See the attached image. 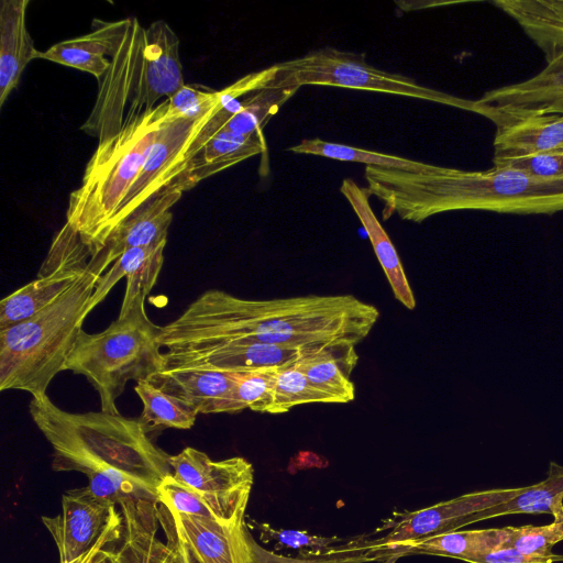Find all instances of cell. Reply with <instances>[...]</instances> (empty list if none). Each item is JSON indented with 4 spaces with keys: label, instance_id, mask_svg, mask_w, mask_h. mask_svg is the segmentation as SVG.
Instances as JSON below:
<instances>
[{
    "label": "cell",
    "instance_id": "cell-15",
    "mask_svg": "<svg viewBox=\"0 0 563 563\" xmlns=\"http://www.w3.org/2000/svg\"><path fill=\"white\" fill-rule=\"evenodd\" d=\"M474 110L497 123L533 114H563V52L536 76L487 91Z\"/></svg>",
    "mask_w": 563,
    "mask_h": 563
},
{
    "label": "cell",
    "instance_id": "cell-12",
    "mask_svg": "<svg viewBox=\"0 0 563 563\" xmlns=\"http://www.w3.org/2000/svg\"><path fill=\"white\" fill-rule=\"evenodd\" d=\"M172 475L200 494L227 521L245 518L254 482L252 464L241 456L211 460L205 452L187 446L169 455Z\"/></svg>",
    "mask_w": 563,
    "mask_h": 563
},
{
    "label": "cell",
    "instance_id": "cell-38",
    "mask_svg": "<svg viewBox=\"0 0 563 563\" xmlns=\"http://www.w3.org/2000/svg\"><path fill=\"white\" fill-rule=\"evenodd\" d=\"M561 541H563V515L544 526L512 527L508 545L527 554L553 558L556 554L552 549Z\"/></svg>",
    "mask_w": 563,
    "mask_h": 563
},
{
    "label": "cell",
    "instance_id": "cell-30",
    "mask_svg": "<svg viewBox=\"0 0 563 563\" xmlns=\"http://www.w3.org/2000/svg\"><path fill=\"white\" fill-rule=\"evenodd\" d=\"M134 390L143 404L139 420L147 433L167 428L186 430L196 423L198 412L191 406L164 393L147 379L136 382Z\"/></svg>",
    "mask_w": 563,
    "mask_h": 563
},
{
    "label": "cell",
    "instance_id": "cell-24",
    "mask_svg": "<svg viewBox=\"0 0 563 563\" xmlns=\"http://www.w3.org/2000/svg\"><path fill=\"white\" fill-rule=\"evenodd\" d=\"M340 191L365 229L395 298L409 310L415 309L416 299L400 257L369 205L371 195L367 189L358 186L353 179L345 178L342 180Z\"/></svg>",
    "mask_w": 563,
    "mask_h": 563
},
{
    "label": "cell",
    "instance_id": "cell-4",
    "mask_svg": "<svg viewBox=\"0 0 563 563\" xmlns=\"http://www.w3.org/2000/svg\"><path fill=\"white\" fill-rule=\"evenodd\" d=\"M110 60L80 128L99 142L117 134L129 113L152 109L161 98L169 99L186 85L179 38L164 20L144 27L136 18H128Z\"/></svg>",
    "mask_w": 563,
    "mask_h": 563
},
{
    "label": "cell",
    "instance_id": "cell-11",
    "mask_svg": "<svg viewBox=\"0 0 563 563\" xmlns=\"http://www.w3.org/2000/svg\"><path fill=\"white\" fill-rule=\"evenodd\" d=\"M92 255L67 223L54 235L37 278L0 302V331L24 321L51 305L86 272Z\"/></svg>",
    "mask_w": 563,
    "mask_h": 563
},
{
    "label": "cell",
    "instance_id": "cell-39",
    "mask_svg": "<svg viewBox=\"0 0 563 563\" xmlns=\"http://www.w3.org/2000/svg\"><path fill=\"white\" fill-rule=\"evenodd\" d=\"M495 167H510L545 179L563 178V151L520 156Z\"/></svg>",
    "mask_w": 563,
    "mask_h": 563
},
{
    "label": "cell",
    "instance_id": "cell-32",
    "mask_svg": "<svg viewBox=\"0 0 563 563\" xmlns=\"http://www.w3.org/2000/svg\"><path fill=\"white\" fill-rule=\"evenodd\" d=\"M297 90L269 86L252 92L243 99L241 109L221 131L241 135L261 133L263 126Z\"/></svg>",
    "mask_w": 563,
    "mask_h": 563
},
{
    "label": "cell",
    "instance_id": "cell-3",
    "mask_svg": "<svg viewBox=\"0 0 563 563\" xmlns=\"http://www.w3.org/2000/svg\"><path fill=\"white\" fill-rule=\"evenodd\" d=\"M367 191L384 203L385 220L422 222L455 210L550 214L563 210V178H539L510 167L463 170L433 166L407 172L366 166Z\"/></svg>",
    "mask_w": 563,
    "mask_h": 563
},
{
    "label": "cell",
    "instance_id": "cell-8",
    "mask_svg": "<svg viewBox=\"0 0 563 563\" xmlns=\"http://www.w3.org/2000/svg\"><path fill=\"white\" fill-rule=\"evenodd\" d=\"M272 86L299 89L305 85L386 92L474 110V103L419 85L412 78L369 65L364 54L324 47L276 64Z\"/></svg>",
    "mask_w": 563,
    "mask_h": 563
},
{
    "label": "cell",
    "instance_id": "cell-1",
    "mask_svg": "<svg viewBox=\"0 0 563 563\" xmlns=\"http://www.w3.org/2000/svg\"><path fill=\"white\" fill-rule=\"evenodd\" d=\"M378 318L375 306L353 295L254 300L209 289L161 327L158 342L167 351L207 350L234 342L308 349L356 346Z\"/></svg>",
    "mask_w": 563,
    "mask_h": 563
},
{
    "label": "cell",
    "instance_id": "cell-16",
    "mask_svg": "<svg viewBox=\"0 0 563 563\" xmlns=\"http://www.w3.org/2000/svg\"><path fill=\"white\" fill-rule=\"evenodd\" d=\"M318 350L262 342H234L207 350L167 351L164 353V368L257 372L294 364Z\"/></svg>",
    "mask_w": 563,
    "mask_h": 563
},
{
    "label": "cell",
    "instance_id": "cell-6",
    "mask_svg": "<svg viewBox=\"0 0 563 563\" xmlns=\"http://www.w3.org/2000/svg\"><path fill=\"white\" fill-rule=\"evenodd\" d=\"M166 99L156 107L129 113L122 129L98 142L80 186L68 197L66 223L92 256L104 247L117 212L166 121Z\"/></svg>",
    "mask_w": 563,
    "mask_h": 563
},
{
    "label": "cell",
    "instance_id": "cell-31",
    "mask_svg": "<svg viewBox=\"0 0 563 563\" xmlns=\"http://www.w3.org/2000/svg\"><path fill=\"white\" fill-rule=\"evenodd\" d=\"M297 154H310L343 162L364 163L366 166L393 168L407 172H427L434 165L368 151L351 145L327 142L320 139H305L299 144L288 148Z\"/></svg>",
    "mask_w": 563,
    "mask_h": 563
},
{
    "label": "cell",
    "instance_id": "cell-19",
    "mask_svg": "<svg viewBox=\"0 0 563 563\" xmlns=\"http://www.w3.org/2000/svg\"><path fill=\"white\" fill-rule=\"evenodd\" d=\"M186 191L180 181L165 188L124 219L108 239L102 252L111 266L124 252L167 241L172 208Z\"/></svg>",
    "mask_w": 563,
    "mask_h": 563
},
{
    "label": "cell",
    "instance_id": "cell-25",
    "mask_svg": "<svg viewBox=\"0 0 563 563\" xmlns=\"http://www.w3.org/2000/svg\"><path fill=\"white\" fill-rule=\"evenodd\" d=\"M266 150L262 133L241 135L220 131L189 161L180 181L186 190L199 181Z\"/></svg>",
    "mask_w": 563,
    "mask_h": 563
},
{
    "label": "cell",
    "instance_id": "cell-13",
    "mask_svg": "<svg viewBox=\"0 0 563 563\" xmlns=\"http://www.w3.org/2000/svg\"><path fill=\"white\" fill-rule=\"evenodd\" d=\"M220 104L221 101L201 118L177 120L163 125L117 212L113 231L137 208L183 177L196 136Z\"/></svg>",
    "mask_w": 563,
    "mask_h": 563
},
{
    "label": "cell",
    "instance_id": "cell-23",
    "mask_svg": "<svg viewBox=\"0 0 563 563\" xmlns=\"http://www.w3.org/2000/svg\"><path fill=\"white\" fill-rule=\"evenodd\" d=\"M30 0H1L0 3V107L18 87L27 64L41 51L26 24Z\"/></svg>",
    "mask_w": 563,
    "mask_h": 563
},
{
    "label": "cell",
    "instance_id": "cell-41",
    "mask_svg": "<svg viewBox=\"0 0 563 563\" xmlns=\"http://www.w3.org/2000/svg\"><path fill=\"white\" fill-rule=\"evenodd\" d=\"M101 551H102V550H101ZM95 563H104V561H103V559H102V556H101V552L99 553V555H98V558H97V560H96V562H95Z\"/></svg>",
    "mask_w": 563,
    "mask_h": 563
},
{
    "label": "cell",
    "instance_id": "cell-9",
    "mask_svg": "<svg viewBox=\"0 0 563 563\" xmlns=\"http://www.w3.org/2000/svg\"><path fill=\"white\" fill-rule=\"evenodd\" d=\"M158 525L167 545L184 563H257L261 547L251 536L245 518L233 523L178 514L156 504Z\"/></svg>",
    "mask_w": 563,
    "mask_h": 563
},
{
    "label": "cell",
    "instance_id": "cell-21",
    "mask_svg": "<svg viewBox=\"0 0 563 563\" xmlns=\"http://www.w3.org/2000/svg\"><path fill=\"white\" fill-rule=\"evenodd\" d=\"M128 18L118 21L93 19L87 34L53 44L38 58L92 75L98 81L110 67V57L120 41Z\"/></svg>",
    "mask_w": 563,
    "mask_h": 563
},
{
    "label": "cell",
    "instance_id": "cell-35",
    "mask_svg": "<svg viewBox=\"0 0 563 563\" xmlns=\"http://www.w3.org/2000/svg\"><path fill=\"white\" fill-rule=\"evenodd\" d=\"M157 501H161L178 514L210 519L227 525L233 523L220 516L200 494L175 479L172 474L167 475L161 483Z\"/></svg>",
    "mask_w": 563,
    "mask_h": 563
},
{
    "label": "cell",
    "instance_id": "cell-20",
    "mask_svg": "<svg viewBox=\"0 0 563 563\" xmlns=\"http://www.w3.org/2000/svg\"><path fill=\"white\" fill-rule=\"evenodd\" d=\"M166 243L164 241L124 252L98 282L90 300V310L107 297L122 277L126 278V288L119 317L126 316L133 307L145 302L161 273Z\"/></svg>",
    "mask_w": 563,
    "mask_h": 563
},
{
    "label": "cell",
    "instance_id": "cell-17",
    "mask_svg": "<svg viewBox=\"0 0 563 563\" xmlns=\"http://www.w3.org/2000/svg\"><path fill=\"white\" fill-rule=\"evenodd\" d=\"M242 372L201 367L164 368L147 380L199 413H236L234 393Z\"/></svg>",
    "mask_w": 563,
    "mask_h": 563
},
{
    "label": "cell",
    "instance_id": "cell-2",
    "mask_svg": "<svg viewBox=\"0 0 563 563\" xmlns=\"http://www.w3.org/2000/svg\"><path fill=\"white\" fill-rule=\"evenodd\" d=\"M29 411L53 449L54 471L85 474L87 490L117 507L129 500L157 501L161 483L172 474L169 455L139 419L101 410L69 412L47 394L32 396Z\"/></svg>",
    "mask_w": 563,
    "mask_h": 563
},
{
    "label": "cell",
    "instance_id": "cell-18",
    "mask_svg": "<svg viewBox=\"0 0 563 563\" xmlns=\"http://www.w3.org/2000/svg\"><path fill=\"white\" fill-rule=\"evenodd\" d=\"M157 501H124L118 506L122 523L120 536L102 549L104 563H184L156 537Z\"/></svg>",
    "mask_w": 563,
    "mask_h": 563
},
{
    "label": "cell",
    "instance_id": "cell-10",
    "mask_svg": "<svg viewBox=\"0 0 563 563\" xmlns=\"http://www.w3.org/2000/svg\"><path fill=\"white\" fill-rule=\"evenodd\" d=\"M518 488H496L467 493L415 511L394 512L376 532L386 533L365 542L368 561L383 560L396 548L409 542L468 526L470 518L514 497Z\"/></svg>",
    "mask_w": 563,
    "mask_h": 563
},
{
    "label": "cell",
    "instance_id": "cell-29",
    "mask_svg": "<svg viewBox=\"0 0 563 563\" xmlns=\"http://www.w3.org/2000/svg\"><path fill=\"white\" fill-rule=\"evenodd\" d=\"M550 514L563 515V466L551 462L545 479L518 488L517 494L505 503L474 514L470 525L506 515Z\"/></svg>",
    "mask_w": 563,
    "mask_h": 563
},
{
    "label": "cell",
    "instance_id": "cell-7",
    "mask_svg": "<svg viewBox=\"0 0 563 563\" xmlns=\"http://www.w3.org/2000/svg\"><path fill=\"white\" fill-rule=\"evenodd\" d=\"M161 327L146 314L144 302L117 318L106 330L80 331L65 371L82 375L100 398L101 411L118 415L117 399L129 380L148 379L164 368Z\"/></svg>",
    "mask_w": 563,
    "mask_h": 563
},
{
    "label": "cell",
    "instance_id": "cell-14",
    "mask_svg": "<svg viewBox=\"0 0 563 563\" xmlns=\"http://www.w3.org/2000/svg\"><path fill=\"white\" fill-rule=\"evenodd\" d=\"M118 515L117 506L98 500L81 487L66 492L62 512L42 517V522L55 541L59 563H81Z\"/></svg>",
    "mask_w": 563,
    "mask_h": 563
},
{
    "label": "cell",
    "instance_id": "cell-37",
    "mask_svg": "<svg viewBox=\"0 0 563 563\" xmlns=\"http://www.w3.org/2000/svg\"><path fill=\"white\" fill-rule=\"evenodd\" d=\"M279 368V367H278ZM277 368L242 372L236 387L235 401L240 410L271 413L274 404V384Z\"/></svg>",
    "mask_w": 563,
    "mask_h": 563
},
{
    "label": "cell",
    "instance_id": "cell-26",
    "mask_svg": "<svg viewBox=\"0 0 563 563\" xmlns=\"http://www.w3.org/2000/svg\"><path fill=\"white\" fill-rule=\"evenodd\" d=\"M511 532L512 527L450 531L400 545L385 559L405 554H430L470 563L484 553L508 544Z\"/></svg>",
    "mask_w": 563,
    "mask_h": 563
},
{
    "label": "cell",
    "instance_id": "cell-27",
    "mask_svg": "<svg viewBox=\"0 0 563 563\" xmlns=\"http://www.w3.org/2000/svg\"><path fill=\"white\" fill-rule=\"evenodd\" d=\"M355 345H331L312 352L295 363L309 382L331 398L345 404L355 397L350 374L357 364Z\"/></svg>",
    "mask_w": 563,
    "mask_h": 563
},
{
    "label": "cell",
    "instance_id": "cell-40",
    "mask_svg": "<svg viewBox=\"0 0 563 563\" xmlns=\"http://www.w3.org/2000/svg\"><path fill=\"white\" fill-rule=\"evenodd\" d=\"M562 561L563 555L561 554L553 558L537 556L506 544L473 559L470 563H555Z\"/></svg>",
    "mask_w": 563,
    "mask_h": 563
},
{
    "label": "cell",
    "instance_id": "cell-28",
    "mask_svg": "<svg viewBox=\"0 0 563 563\" xmlns=\"http://www.w3.org/2000/svg\"><path fill=\"white\" fill-rule=\"evenodd\" d=\"M494 3L522 27L544 53L547 62L563 52V0H499Z\"/></svg>",
    "mask_w": 563,
    "mask_h": 563
},
{
    "label": "cell",
    "instance_id": "cell-33",
    "mask_svg": "<svg viewBox=\"0 0 563 563\" xmlns=\"http://www.w3.org/2000/svg\"><path fill=\"white\" fill-rule=\"evenodd\" d=\"M311 402H332V400L316 388L295 363L277 368L271 413L288 412L296 406Z\"/></svg>",
    "mask_w": 563,
    "mask_h": 563
},
{
    "label": "cell",
    "instance_id": "cell-22",
    "mask_svg": "<svg viewBox=\"0 0 563 563\" xmlns=\"http://www.w3.org/2000/svg\"><path fill=\"white\" fill-rule=\"evenodd\" d=\"M563 151V114H533L497 122L494 166L538 153Z\"/></svg>",
    "mask_w": 563,
    "mask_h": 563
},
{
    "label": "cell",
    "instance_id": "cell-34",
    "mask_svg": "<svg viewBox=\"0 0 563 563\" xmlns=\"http://www.w3.org/2000/svg\"><path fill=\"white\" fill-rule=\"evenodd\" d=\"M261 531V540L265 543L276 542V549L290 548L299 551V558L314 559L330 556L349 549L350 544L335 548L333 544L340 542L336 537H323L308 533L307 531L275 529L268 523H257Z\"/></svg>",
    "mask_w": 563,
    "mask_h": 563
},
{
    "label": "cell",
    "instance_id": "cell-36",
    "mask_svg": "<svg viewBox=\"0 0 563 563\" xmlns=\"http://www.w3.org/2000/svg\"><path fill=\"white\" fill-rule=\"evenodd\" d=\"M166 121L198 119L213 110L221 101V90L190 84L166 99Z\"/></svg>",
    "mask_w": 563,
    "mask_h": 563
},
{
    "label": "cell",
    "instance_id": "cell-5",
    "mask_svg": "<svg viewBox=\"0 0 563 563\" xmlns=\"http://www.w3.org/2000/svg\"><path fill=\"white\" fill-rule=\"evenodd\" d=\"M101 251L84 275L51 305L0 331V390L46 394L65 363L89 314L98 282L109 269Z\"/></svg>",
    "mask_w": 563,
    "mask_h": 563
}]
</instances>
